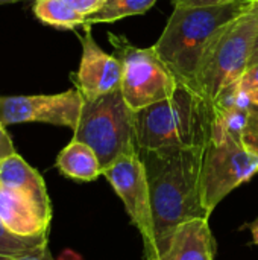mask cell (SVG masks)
I'll use <instances>...</instances> for the list:
<instances>
[{"label":"cell","instance_id":"6da1fadb","mask_svg":"<svg viewBox=\"0 0 258 260\" xmlns=\"http://www.w3.org/2000/svg\"><path fill=\"white\" fill-rule=\"evenodd\" d=\"M207 145L140 151L149 184L160 254L181 224L207 218L201 201V172Z\"/></svg>","mask_w":258,"mask_h":260},{"label":"cell","instance_id":"7a4b0ae2","mask_svg":"<svg viewBox=\"0 0 258 260\" xmlns=\"http://www.w3.org/2000/svg\"><path fill=\"white\" fill-rule=\"evenodd\" d=\"M255 0H230L208 6L173 8V12L152 46L179 82L198 90V76L208 49L237 17Z\"/></svg>","mask_w":258,"mask_h":260},{"label":"cell","instance_id":"3957f363","mask_svg":"<svg viewBox=\"0 0 258 260\" xmlns=\"http://www.w3.org/2000/svg\"><path fill=\"white\" fill-rule=\"evenodd\" d=\"M214 113L207 96L179 82L170 98L135 111L140 151L208 145Z\"/></svg>","mask_w":258,"mask_h":260},{"label":"cell","instance_id":"277c9868","mask_svg":"<svg viewBox=\"0 0 258 260\" xmlns=\"http://www.w3.org/2000/svg\"><path fill=\"white\" fill-rule=\"evenodd\" d=\"M73 139L96 152L102 171L122 157L140 155L135 111L126 104L120 88L94 101H84Z\"/></svg>","mask_w":258,"mask_h":260},{"label":"cell","instance_id":"5b68a950","mask_svg":"<svg viewBox=\"0 0 258 260\" xmlns=\"http://www.w3.org/2000/svg\"><path fill=\"white\" fill-rule=\"evenodd\" d=\"M258 35V0L216 38L207 52L198 76V91L211 102L239 81L251 59Z\"/></svg>","mask_w":258,"mask_h":260},{"label":"cell","instance_id":"8992f818","mask_svg":"<svg viewBox=\"0 0 258 260\" xmlns=\"http://www.w3.org/2000/svg\"><path fill=\"white\" fill-rule=\"evenodd\" d=\"M108 40L122 64L120 90L134 111L167 99L176 91L179 85L178 78L154 47H137L125 35L111 32Z\"/></svg>","mask_w":258,"mask_h":260},{"label":"cell","instance_id":"52a82bcc","mask_svg":"<svg viewBox=\"0 0 258 260\" xmlns=\"http://www.w3.org/2000/svg\"><path fill=\"white\" fill-rule=\"evenodd\" d=\"M258 174V157L242 142L224 136L207 145L201 172V201L208 216L234 189Z\"/></svg>","mask_w":258,"mask_h":260},{"label":"cell","instance_id":"ba28073f","mask_svg":"<svg viewBox=\"0 0 258 260\" xmlns=\"http://www.w3.org/2000/svg\"><path fill=\"white\" fill-rule=\"evenodd\" d=\"M103 177L123 201L131 222L138 230L143 241L144 259L161 260L155 235L149 184L140 155L119 158L103 171Z\"/></svg>","mask_w":258,"mask_h":260},{"label":"cell","instance_id":"9c48e42d","mask_svg":"<svg viewBox=\"0 0 258 260\" xmlns=\"http://www.w3.org/2000/svg\"><path fill=\"white\" fill-rule=\"evenodd\" d=\"M84 98L75 87L56 94L0 96V123L3 126L27 122L67 126L75 131L82 113Z\"/></svg>","mask_w":258,"mask_h":260},{"label":"cell","instance_id":"30bf717a","mask_svg":"<svg viewBox=\"0 0 258 260\" xmlns=\"http://www.w3.org/2000/svg\"><path fill=\"white\" fill-rule=\"evenodd\" d=\"M79 41L82 56L73 81L84 101H94L120 88L122 64L116 55L106 53L96 43L90 24L84 26V34L79 35Z\"/></svg>","mask_w":258,"mask_h":260},{"label":"cell","instance_id":"8fae6325","mask_svg":"<svg viewBox=\"0 0 258 260\" xmlns=\"http://www.w3.org/2000/svg\"><path fill=\"white\" fill-rule=\"evenodd\" d=\"M52 212L43 209L32 197L21 190L0 186V222L20 236L49 233Z\"/></svg>","mask_w":258,"mask_h":260},{"label":"cell","instance_id":"7c38bea8","mask_svg":"<svg viewBox=\"0 0 258 260\" xmlns=\"http://www.w3.org/2000/svg\"><path fill=\"white\" fill-rule=\"evenodd\" d=\"M208 221L196 218L176 227L161 260H214L216 242Z\"/></svg>","mask_w":258,"mask_h":260},{"label":"cell","instance_id":"4fadbf2b","mask_svg":"<svg viewBox=\"0 0 258 260\" xmlns=\"http://www.w3.org/2000/svg\"><path fill=\"white\" fill-rule=\"evenodd\" d=\"M0 186L21 190L32 197L43 209L52 212L50 198L43 177L17 152L0 161Z\"/></svg>","mask_w":258,"mask_h":260},{"label":"cell","instance_id":"5bb4252c","mask_svg":"<svg viewBox=\"0 0 258 260\" xmlns=\"http://www.w3.org/2000/svg\"><path fill=\"white\" fill-rule=\"evenodd\" d=\"M56 168L64 177L78 181H94L103 175L96 152L88 145L75 139L58 154Z\"/></svg>","mask_w":258,"mask_h":260},{"label":"cell","instance_id":"9a60e30c","mask_svg":"<svg viewBox=\"0 0 258 260\" xmlns=\"http://www.w3.org/2000/svg\"><path fill=\"white\" fill-rule=\"evenodd\" d=\"M33 12L44 24L59 29L84 27L87 21V17L71 8L65 0H35Z\"/></svg>","mask_w":258,"mask_h":260},{"label":"cell","instance_id":"2e32d148","mask_svg":"<svg viewBox=\"0 0 258 260\" xmlns=\"http://www.w3.org/2000/svg\"><path fill=\"white\" fill-rule=\"evenodd\" d=\"M49 244V233L38 236H20L9 232L0 222V260H20L33 254Z\"/></svg>","mask_w":258,"mask_h":260},{"label":"cell","instance_id":"e0dca14e","mask_svg":"<svg viewBox=\"0 0 258 260\" xmlns=\"http://www.w3.org/2000/svg\"><path fill=\"white\" fill-rule=\"evenodd\" d=\"M155 3L157 0H106L99 11L87 17L85 24L114 23L126 17L143 15Z\"/></svg>","mask_w":258,"mask_h":260},{"label":"cell","instance_id":"ac0fdd59","mask_svg":"<svg viewBox=\"0 0 258 260\" xmlns=\"http://www.w3.org/2000/svg\"><path fill=\"white\" fill-rule=\"evenodd\" d=\"M243 146L258 157V107H252L249 111L248 123L242 136Z\"/></svg>","mask_w":258,"mask_h":260},{"label":"cell","instance_id":"d6986e66","mask_svg":"<svg viewBox=\"0 0 258 260\" xmlns=\"http://www.w3.org/2000/svg\"><path fill=\"white\" fill-rule=\"evenodd\" d=\"M65 2L71 8H75L78 12H81L85 17H88V15L94 14L96 11H99L106 0H65Z\"/></svg>","mask_w":258,"mask_h":260},{"label":"cell","instance_id":"ffe728a7","mask_svg":"<svg viewBox=\"0 0 258 260\" xmlns=\"http://www.w3.org/2000/svg\"><path fill=\"white\" fill-rule=\"evenodd\" d=\"M239 82H240V87L248 93L258 90V64L246 69L242 78L239 79Z\"/></svg>","mask_w":258,"mask_h":260},{"label":"cell","instance_id":"44dd1931","mask_svg":"<svg viewBox=\"0 0 258 260\" xmlns=\"http://www.w3.org/2000/svg\"><path fill=\"white\" fill-rule=\"evenodd\" d=\"M12 154H15V148L12 145V140H11L9 134L5 129V126L0 123V161L8 158Z\"/></svg>","mask_w":258,"mask_h":260},{"label":"cell","instance_id":"7402d4cb","mask_svg":"<svg viewBox=\"0 0 258 260\" xmlns=\"http://www.w3.org/2000/svg\"><path fill=\"white\" fill-rule=\"evenodd\" d=\"M173 8H187V6H208L216 5L224 0H170Z\"/></svg>","mask_w":258,"mask_h":260},{"label":"cell","instance_id":"603a6c76","mask_svg":"<svg viewBox=\"0 0 258 260\" xmlns=\"http://www.w3.org/2000/svg\"><path fill=\"white\" fill-rule=\"evenodd\" d=\"M20 260H53V257H52V254H50L49 244H47V245L41 247L38 251H35L33 254H30V256H27V257Z\"/></svg>","mask_w":258,"mask_h":260},{"label":"cell","instance_id":"cb8c5ba5","mask_svg":"<svg viewBox=\"0 0 258 260\" xmlns=\"http://www.w3.org/2000/svg\"><path fill=\"white\" fill-rule=\"evenodd\" d=\"M248 227H249L251 235H252V244H254V245H258V218L255 221H252Z\"/></svg>","mask_w":258,"mask_h":260},{"label":"cell","instance_id":"d4e9b609","mask_svg":"<svg viewBox=\"0 0 258 260\" xmlns=\"http://www.w3.org/2000/svg\"><path fill=\"white\" fill-rule=\"evenodd\" d=\"M258 64V35H257V41H255V46H254V50H252V55H251V59L248 62V69Z\"/></svg>","mask_w":258,"mask_h":260},{"label":"cell","instance_id":"484cf974","mask_svg":"<svg viewBox=\"0 0 258 260\" xmlns=\"http://www.w3.org/2000/svg\"><path fill=\"white\" fill-rule=\"evenodd\" d=\"M249 96H251L252 105H254V107H258V90L252 91V93H249Z\"/></svg>","mask_w":258,"mask_h":260},{"label":"cell","instance_id":"4316f807","mask_svg":"<svg viewBox=\"0 0 258 260\" xmlns=\"http://www.w3.org/2000/svg\"><path fill=\"white\" fill-rule=\"evenodd\" d=\"M17 2H21V0H0V6H2V5H11V3H17Z\"/></svg>","mask_w":258,"mask_h":260},{"label":"cell","instance_id":"83f0119b","mask_svg":"<svg viewBox=\"0 0 258 260\" xmlns=\"http://www.w3.org/2000/svg\"><path fill=\"white\" fill-rule=\"evenodd\" d=\"M224 2H230V0H224Z\"/></svg>","mask_w":258,"mask_h":260},{"label":"cell","instance_id":"f1b7e54d","mask_svg":"<svg viewBox=\"0 0 258 260\" xmlns=\"http://www.w3.org/2000/svg\"><path fill=\"white\" fill-rule=\"evenodd\" d=\"M33 2H35V0H33Z\"/></svg>","mask_w":258,"mask_h":260}]
</instances>
